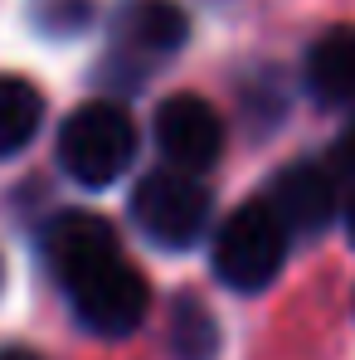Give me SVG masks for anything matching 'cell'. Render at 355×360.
I'll list each match as a JSON object with an SVG mask.
<instances>
[{"label": "cell", "instance_id": "6da1fadb", "mask_svg": "<svg viewBox=\"0 0 355 360\" xmlns=\"http://www.w3.org/2000/svg\"><path fill=\"white\" fill-rule=\"evenodd\" d=\"M214 278L234 292H263L288 263V224L268 200H248L214 234Z\"/></svg>", "mask_w": 355, "mask_h": 360}, {"label": "cell", "instance_id": "7a4b0ae2", "mask_svg": "<svg viewBox=\"0 0 355 360\" xmlns=\"http://www.w3.org/2000/svg\"><path fill=\"white\" fill-rule=\"evenodd\" d=\"M136 156V122L117 103H83L59 127V166L78 185L103 190Z\"/></svg>", "mask_w": 355, "mask_h": 360}, {"label": "cell", "instance_id": "3957f363", "mask_svg": "<svg viewBox=\"0 0 355 360\" xmlns=\"http://www.w3.org/2000/svg\"><path fill=\"white\" fill-rule=\"evenodd\" d=\"M131 219L141 234L161 248H190L209 224V190L195 180V171H151L131 190Z\"/></svg>", "mask_w": 355, "mask_h": 360}, {"label": "cell", "instance_id": "277c9868", "mask_svg": "<svg viewBox=\"0 0 355 360\" xmlns=\"http://www.w3.org/2000/svg\"><path fill=\"white\" fill-rule=\"evenodd\" d=\"M63 292L73 302V316H78L93 336H108V341L131 336V331L141 326L146 307H151L146 278H141L122 253L108 258V263H98V268H88L83 278H73Z\"/></svg>", "mask_w": 355, "mask_h": 360}, {"label": "cell", "instance_id": "5b68a950", "mask_svg": "<svg viewBox=\"0 0 355 360\" xmlns=\"http://www.w3.org/2000/svg\"><path fill=\"white\" fill-rule=\"evenodd\" d=\"M156 146L180 171H209L224 151V122L205 98L176 93L156 108Z\"/></svg>", "mask_w": 355, "mask_h": 360}, {"label": "cell", "instance_id": "8992f818", "mask_svg": "<svg viewBox=\"0 0 355 360\" xmlns=\"http://www.w3.org/2000/svg\"><path fill=\"white\" fill-rule=\"evenodd\" d=\"M117 234L103 214H88V210H68V214H54L49 229H44V263L49 273L59 278L63 288L73 278H83L88 268L117 258Z\"/></svg>", "mask_w": 355, "mask_h": 360}, {"label": "cell", "instance_id": "52a82bcc", "mask_svg": "<svg viewBox=\"0 0 355 360\" xmlns=\"http://www.w3.org/2000/svg\"><path fill=\"white\" fill-rule=\"evenodd\" d=\"M263 200L288 224V234H316L336 214V176L326 166H316V161H297V166L273 176Z\"/></svg>", "mask_w": 355, "mask_h": 360}, {"label": "cell", "instance_id": "ba28073f", "mask_svg": "<svg viewBox=\"0 0 355 360\" xmlns=\"http://www.w3.org/2000/svg\"><path fill=\"white\" fill-rule=\"evenodd\" d=\"M306 88L316 103H355V25L326 30L306 49Z\"/></svg>", "mask_w": 355, "mask_h": 360}, {"label": "cell", "instance_id": "9c48e42d", "mask_svg": "<svg viewBox=\"0 0 355 360\" xmlns=\"http://www.w3.org/2000/svg\"><path fill=\"white\" fill-rule=\"evenodd\" d=\"M185 10L176 0H127L117 10V39L141 54H176L185 44Z\"/></svg>", "mask_w": 355, "mask_h": 360}, {"label": "cell", "instance_id": "30bf717a", "mask_svg": "<svg viewBox=\"0 0 355 360\" xmlns=\"http://www.w3.org/2000/svg\"><path fill=\"white\" fill-rule=\"evenodd\" d=\"M39 122H44V93L20 73H0V161L25 151Z\"/></svg>", "mask_w": 355, "mask_h": 360}, {"label": "cell", "instance_id": "8fae6325", "mask_svg": "<svg viewBox=\"0 0 355 360\" xmlns=\"http://www.w3.org/2000/svg\"><path fill=\"white\" fill-rule=\"evenodd\" d=\"M219 351V326L209 316V307H200L195 297L176 302L171 311V356L176 360H214Z\"/></svg>", "mask_w": 355, "mask_h": 360}, {"label": "cell", "instance_id": "7c38bea8", "mask_svg": "<svg viewBox=\"0 0 355 360\" xmlns=\"http://www.w3.org/2000/svg\"><path fill=\"white\" fill-rule=\"evenodd\" d=\"M336 171H346V176H355V122L346 127V136L336 141Z\"/></svg>", "mask_w": 355, "mask_h": 360}, {"label": "cell", "instance_id": "4fadbf2b", "mask_svg": "<svg viewBox=\"0 0 355 360\" xmlns=\"http://www.w3.org/2000/svg\"><path fill=\"white\" fill-rule=\"evenodd\" d=\"M0 360H39L34 351H25V346H10V351H0Z\"/></svg>", "mask_w": 355, "mask_h": 360}, {"label": "cell", "instance_id": "5bb4252c", "mask_svg": "<svg viewBox=\"0 0 355 360\" xmlns=\"http://www.w3.org/2000/svg\"><path fill=\"white\" fill-rule=\"evenodd\" d=\"M346 229H351V243H355V195H351V205H346Z\"/></svg>", "mask_w": 355, "mask_h": 360}]
</instances>
